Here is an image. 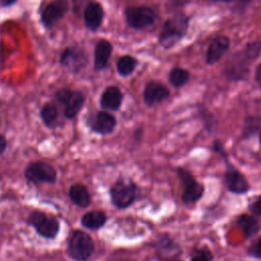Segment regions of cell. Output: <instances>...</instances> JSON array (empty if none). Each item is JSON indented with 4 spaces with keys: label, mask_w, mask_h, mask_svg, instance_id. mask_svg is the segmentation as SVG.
<instances>
[{
    "label": "cell",
    "mask_w": 261,
    "mask_h": 261,
    "mask_svg": "<svg viewBox=\"0 0 261 261\" xmlns=\"http://www.w3.org/2000/svg\"><path fill=\"white\" fill-rule=\"evenodd\" d=\"M188 29V18L184 14H175L167 19L158 38L159 44L168 49L174 46L186 34Z\"/></svg>",
    "instance_id": "6da1fadb"
},
{
    "label": "cell",
    "mask_w": 261,
    "mask_h": 261,
    "mask_svg": "<svg viewBox=\"0 0 261 261\" xmlns=\"http://www.w3.org/2000/svg\"><path fill=\"white\" fill-rule=\"evenodd\" d=\"M93 252L94 242L92 238L85 231H73L68 243L69 256L76 261H86Z\"/></svg>",
    "instance_id": "7a4b0ae2"
},
{
    "label": "cell",
    "mask_w": 261,
    "mask_h": 261,
    "mask_svg": "<svg viewBox=\"0 0 261 261\" xmlns=\"http://www.w3.org/2000/svg\"><path fill=\"white\" fill-rule=\"evenodd\" d=\"M136 193V185L127 178L118 179L110 189L111 201L119 209H124L132 205L135 201Z\"/></svg>",
    "instance_id": "3957f363"
},
{
    "label": "cell",
    "mask_w": 261,
    "mask_h": 261,
    "mask_svg": "<svg viewBox=\"0 0 261 261\" xmlns=\"http://www.w3.org/2000/svg\"><path fill=\"white\" fill-rule=\"evenodd\" d=\"M177 173L182 185L181 200L186 204L197 202L204 194V186L198 182L192 173L185 168H178Z\"/></svg>",
    "instance_id": "277c9868"
},
{
    "label": "cell",
    "mask_w": 261,
    "mask_h": 261,
    "mask_svg": "<svg viewBox=\"0 0 261 261\" xmlns=\"http://www.w3.org/2000/svg\"><path fill=\"white\" fill-rule=\"evenodd\" d=\"M56 100L64 105V113L67 118H73L82 109L85 96L80 91H70L68 89L59 90L56 95Z\"/></svg>",
    "instance_id": "5b68a950"
},
{
    "label": "cell",
    "mask_w": 261,
    "mask_h": 261,
    "mask_svg": "<svg viewBox=\"0 0 261 261\" xmlns=\"http://www.w3.org/2000/svg\"><path fill=\"white\" fill-rule=\"evenodd\" d=\"M157 18V14L149 7L137 6L125 9V20L133 29H144L151 25Z\"/></svg>",
    "instance_id": "8992f818"
},
{
    "label": "cell",
    "mask_w": 261,
    "mask_h": 261,
    "mask_svg": "<svg viewBox=\"0 0 261 261\" xmlns=\"http://www.w3.org/2000/svg\"><path fill=\"white\" fill-rule=\"evenodd\" d=\"M29 223L44 238L52 239L59 231V222L55 218L47 217L40 211H34L29 216Z\"/></svg>",
    "instance_id": "52a82bcc"
},
{
    "label": "cell",
    "mask_w": 261,
    "mask_h": 261,
    "mask_svg": "<svg viewBox=\"0 0 261 261\" xmlns=\"http://www.w3.org/2000/svg\"><path fill=\"white\" fill-rule=\"evenodd\" d=\"M24 176L29 181H32L34 184H51L54 182L56 179V171L50 164L42 161H37L27 167L24 171Z\"/></svg>",
    "instance_id": "ba28073f"
},
{
    "label": "cell",
    "mask_w": 261,
    "mask_h": 261,
    "mask_svg": "<svg viewBox=\"0 0 261 261\" xmlns=\"http://www.w3.org/2000/svg\"><path fill=\"white\" fill-rule=\"evenodd\" d=\"M60 62L70 72L77 73L87 65L88 58L83 49L68 47L62 52Z\"/></svg>",
    "instance_id": "9c48e42d"
},
{
    "label": "cell",
    "mask_w": 261,
    "mask_h": 261,
    "mask_svg": "<svg viewBox=\"0 0 261 261\" xmlns=\"http://www.w3.org/2000/svg\"><path fill=\"white\" fill-rule=\"evenodd\" d=\"M253 59L245 52V50L231 56L226 66V74L231 80H242L249 70V65Z\"/></svg>",
    "instance_id": "30bf717a"
},
{
    "label": "cell",
    "mask_w": 261,
    "mask_h": 261,
    "mask_svg": "<svg viewBox=\"0 0 261 261\" xmlns=\"http://www.w3.org/2000/svg\"><path fill=\"white\" fill-rule=\"evenodd\" d=\"M224 184L227 190L233 194H245L250 188L244 174L227 161L224 172Z\"/></svg>",
    "instance_id": "8fae6325"
},
{
    "label": "cell",
    "mask_w": 261,
    "mask_h": 261,
    "mask_svg": "<svg viewBox=\"0 0 261 261\" xmlns=\"http://www.w3.org/2000/svg\"><path fill=\"white\" fill-rule=\"evenodd\" d=\"M68 9V4L65 0H56L49 3L41 14L42 23L46 28H51L56 24L64 16Z\"/></svg>",
    "instance_id": "7c38bea8"
},
{
    "label": "cell",
    "mask_w": 261,
    "mask_h": 261,
    "mask_svg": "<svg viewBox=\"0 0 261 261\" xmlns=\"http://www.w3.org/2000/svg\"><path fill=\"white\" fill-rule=\"evenodd\" d=\"M168 96L169 90L163 84L156 81L149 82L144 90V101L149 106L162 102Z\"/></svg>",
    "instance_id": "4fadbf2b"
},
{
    "label": "cell",
    "mask_w": 261,
    "mask_h": 261,
    "mask_svg": "<svg viewBox=\"0 0 261 261\" xmlns=\"http://www.w3.org/2000/svg\"><path fill=\"white\" fill-rule=\"evenodd\" d=\"M116 125V120L113 115L106 111H98L91 118V128L101 135H108L113 132Z\"/></svg>",
    "instance_id": "5bb4252c"
},
{
    "label": "cell",
    "mask_w": 261,
    "mask_h": 261,
    "mask_svg": "<svg viewBox=\"0 0 261 261\" xmlns=\"http://www.w3.org/2000/svg\"><path fill=\"white\" fill-rule=\"evenodd\" d=\"M103 8L100 3L90 1L84 10V19L86 27L92 31H96L100 28L103 21Z\"/></svg>",
    "instance_id": "9a60e30c"
},
{
    "label": "cell",
    "mask_w": 261,
    "mask_h": 261,
    "mask_svg": "<svg viewBox=\"0 0 261 261\" xmlns=\"http://www.w3.org/2000/svg\"><path fill=\"white\" fill-rule=\"evenodd\" d=\"M229 47V39L225 36H218L208 46L206 52V63L213 64L217 62Z\"/></svg>",
    "instance_id": "2e32d148"
},
{
    "label": "cell",
    "mask_w": 261,
    "mask_h": 261,
    "mask_svg": "<svg viewBox=\"0 0 261 261\" xmlns=\"http://www.w3.org/2000/svg\"><path fill=\"white\" fill-rule=\"evenodd\" d=\"M122 101V93L119 88L115 86H110L105 89L103 92L101 99H100V105L105 110L115 111L117 110Z\"/></svg>",
    "instance_id": "e0dca14e"
},
{
    "label": "cell",
    "mask_w": 261,
    "mask_h": 261,
    "mask_svg": "<svg viewBox=\"0 0 261 261\" xmlns=\"http://www.w3.org/2000/svg\"><path fill=\"white\" fill-rule=\"evenodd\" d=\"M112 53V45L107 40H100L95 47L94 67L96 70H102L106 67Z\"/></svg>",
    "instance_id": "ac0fdd59"
},
{
    "label": "cell",
    "mask_w": 261,
    "mask_h": 261,
    "mask_svg": "<svg viewBox=\"0 0 261 261\" xmlns=\"http://www.w3.org/2000/svg\"><path fill=\"white\" fill-rule=\"evenodd\" d=\"M69 197L75 205H77L80 207H84V208L87 207L91 202L90 194H89L87 188L81 184H75L70 187Z\"/></svg>",
    "instance_id": "d6986e66"
},
{
    "label": "cell",
    "mask_w": 261,
    "mask_h": 261,
    "mask_svg": "<svg viewBox=\"0 0 261 261\" xmlns=\"http://www.w3.org/2000/svg\"><path fill=\"white\" fill-rule=\"evenodd\" d=\"M107 220L106 214L102 211H90L82 217V224L90 229H97L102 227Z\"/></svg>",
    "instance_id": "ffe728a7"
},
{
    "label": "cell",
    "mask_w": 261,
    "mask_h": 261,
    "mask_svg": "<svg viewBox=\"0 0 261 261\" xmlns=\"http://www.w3.org/2000/svg\"><path fill=\"white\" fill-rule=\"evenodd\" d=\"M237 224L242 229V231L246 238L252 237L259 230V223H258L257 219L255 217L247 215V214L240 215L237 220Z\"/></svg>",
    "instance_id": "44dd1931"
},
{
    "label": "cell",
    "mask_w": 261,
    "mask_h": 261,
    "mask_svg": "<svg viewBox=\"0 0 261 261\" xmlns=\"http://www.w3.org/2000/svg\"><path fill=\"white\" fill-rule=\"evenodd\" d=\"M136 64H137V60L133 56L124 55V56L120 57L119 60L117 61L116 68L120 75L125 76V75L130 74L134 71Z\"/></svg>",
    "instance_id": "7402d4cb"
},
{
    "label": "cell",
    "mask_w": 261,
    "mask_h": 261,
    "mask_svg": "<svg viewBox=\"0 0 261 261\" xmlns=\"http://www.w3.org/2000/svg\"><path fill=\"white\" fill-rule=\"evenodd\" d=\"M189 77H190L189 71L180 67H174L169 72V82L176 88L185 85L188 82Z\"/></svg>",
    "instance_id": "603a6c76"
},
{
    "label": "cell",
    "mask_w": 261,
    "mask_h": 261,
    "mask_svg": "<svg viewBox=\"0 0 261 261\" xmlns=\"http://www.w3.org/2000/svg\"><path fill=\"white\" fill-rule=\"evenodd\" d=\"M41 117L45 124L48 126L53 125L57 118V109L52 104H46L41 110Z\"/></svg>",
    "instance_id": "cb8c5ba5"
},
{
    "label": "cell",
    "mask_w": 261,
    "mask_h": 261,
    "mask_svg": "<svg viewBox=\"0 0 261 261\" xmlns=\"http://www.w3.org/2000/svg\"><path fill=\"white\" fill-rule=\"evenodd\" d=\"M245 52L254 60L261 52V43L259 42H252L247 44L245 47Z\"/></svg>",
    "instance_id": "d4e9b609"
},
{
    "label": "cell",
    "mask_w": 261,
    "mask_h": 261,
    "mask_svg": "<svg viewBox=\"0 0 261 261\" xmlns=\"http://www.w3.org/2000/svg\"><path fill=\"white\" fill-rule=\"evenodd\" d=\"M248 254L261 260V238H259L251 247L248 248Z\"/></svg>",
    "instance_id": "484cf974"
},
{
    "label": "cell",
    "mask_w": 261,
    "mask_h": 261,
    "mask_svg": "<svg viewBox=\"0 0 261 261\" xmlns=\"http://www.w3.org/2000/svg\"><path fill=\"white\" fill-rule=\"evenodd\" d=\"M211 254L209 253V251H199L192 259L191 261H210L211 260Z\"/></svg>",
    "instance_id": "4316f807"
},
{
    "label": "cell",
    "mask_w": 261,
    "mask_h": 261,
    "mask_svg": "<svg viewBox=\"0 0 261 261\" xmlns=\"http://www.w3.org/2000/svg\"><path fill=\"white\" fill-rule=\"evenodd\" d=\"M90 1L89 0H72L73 3V9L75 11V13L80 14L82 11L84 12L86 6L88 5Z\"/></svg>",
    "instance_id": "83f0119b"
},
{
    "label": "cell",
    "mask_w": 261,
    "mask_h": 261,
    "mask_svg": "<svg viewBox=\"0 0 261 261\" xmlns=\"http://www.w3.org/2000/svg\"><path fill=\"white\" fill-rule=\"evenodd\" d=\"M251 212L256 216H261V196L256 199L255 202H253L250 206Z\"/></svg>",
    "instance_id": "f1b7e54d"
},
{
    "label": "cell",
    "mask_w": 261,
    "mask_h": 261,
    "mask_svg": "<svg viewBox=\"0 0 261 261\" xmlns=\"http://www.w3.org/2000/svg\"><path fill=\"white\" fill-rule=\"evenodd\" d=\"M187 1L188 0H167V6L170 9L178 8V7L184 6L187 3Z\"/></svg>",
    "instance_id": "f546056e"
},
{
    "label": "cell",
    "mask_w": 261,
    "mask_h": 261,
    "mask_svg": "<svg viewBox=\"0 0 261 261\" xmlns=\"http://www.w3.org/2000/svg\"><path fill=\"white\" fill-rule=\"evenodd\" d=\"M17 0H0V5L2 7H7V6H10L12 4H14Z\"/></svg>",
    "instance_id": "4dcf8cb0"
},
{
    "label": "cell",
    "mask_w": 261,
    "mask_h": 261,
    "mask_svg": "<svg viewBox=\"0 0 261 261\" xmlns=\"http://www.w3.org/2000/svg\"><path fill=\"white\" fill-rule=\"evenodd\" d=\"M256 81H257V83L259 84V86L261 87V64L257 67V69H256Z\"/></svg>",
    "instance_id": "1f68e13d"
},
{
    "label": "cell",
    "mask_w": 261,
    "mask_h": 261,
    "mask_svg": "<svg viewBox=\"0 0 261 261\" xmlns=\"http://www.w3.org/2000/svg\"><path fill=\"white\" fill-rule=\"evenodd\" d=\"M6 147V139L3 136H0V154L4 151Z\"/></svg>",
    "instance_id": "d6a6232c"
},
{
    "label": "cell",
    "mask_w": 261,
    "mask_h": 261,
    "mask_svg": "<svg viewBox=\"0 0 261 261\" xmlns=\"http://www.w3.org/2000/svg\"><path fill=\"white\" fill-rule=\"evenodd\" d=\"M211 1H221V2H230L232 0H211Z\"/></svg>",
    "instance_id": "836d02e7"
},
{
    "label": "cell",
    "mask_w": 261,
    "mask_h": 261,
    "mask_svg": "<svg viewBox=\"0 0 261 261\" xmlns=\"http://www.w3.org/2000/svg\"><path fill=\"white\" fill-rule=\"evenodd\" d=\"M120 261H134V260H129V259H124V260H120Z\"/></svg>",
    "instance_id": "e575fe53"
},
{
    "label": "cell",
    "mask_w": 261,
    "mask_h": 261,
    "mask_svg": "<svg viewBox=\"0 0 261 261\" xmlns=\"http://www.w3.org/2000/svg\"><path fill=\"white\" fill-rule=\"evenodd\" d=\"M260 146H261V134H260Z\"/></svg>",
    "instance_id": "d590c367"
},
{
    "label": "cell",
    "mask_w": 261,
    "mask_h": 261,
    "mask_svg": "<svg viewBox=\"0 0 261 261\" xmlns=\"http://www.w3.org/2000/svg\"><path fill=\"white\" fill-rule=\"evenodd\" d=\"M175 261H178V260H175Z\"/></svg>",
    "instance_id": "8d00e7d4"
}]
</instances>
